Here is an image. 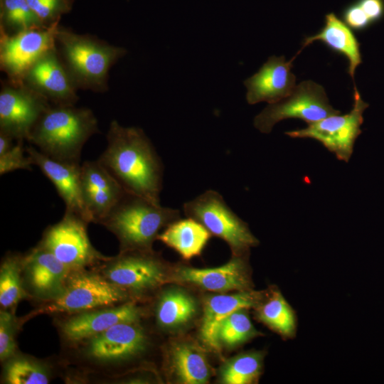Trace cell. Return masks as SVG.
<instances>
[{
	"instance_id": "cell-1",
	"label": "cell",
	"mask_w": 384,
	"mask_h": 384,
	"mask_svg": "<svg viewBox=\"0 0 384 384\" xmlns=\"http://www.w3.org/2000/svg\"><path fill=\"white\" fill-rule=\"evenodd\" d=\"M97 161L128 193L160 204L163 165L142 129L113 120Z\"/></svg>"
},
{
	"instance_id": "cell-2",
	"label": "cell",
	"mask_w": 384,
	"mask_h": 384,
	"mask_svg": "<svg viewBox=\"0 0 384 384\" xmlns=\"http://www.w3.org/2000/svg\"><path fill=\"white\" fill-rule=\"evenodd\" d=\"M97 132V122L90 110L57 105L45 111L26 140L53 159L80 164L85 143Z\"/></svg>"
},
{
	"instance_id": "cell-3",
	"label": "cell",
	"mask_w": 384,
	"mask_h": 384,
	"mask_svg": "<svg viewBox=\"0 0 384 384\" xmlns=\"http://www.w3.org/2000/svg\"><path fill=\"white\" fill-rule=\"evenodd\" d=\"M178 218L177 209L126 193L100 223L116 235L123 251H148L159 232Z\"/></svg>"
},
{
	"instance_id": "cell-4",
	"label": "cell",
	"mask_w": 384,
	"mask_h": 384,
	"mask_svg": "<svg viewBox=\"0 0 384 384\" xmlns=\"http://www.w3.org/2000/svg\"><path fill=\"white\" fill-rule=\"evenodd\" d=\"M56 41L75 85L92 90L106 87L110 68L126 53L124 48L58 27Z\"/></svg>"
},
{
	"instance_id": "cell-5",
	"label": "cell",
	"mask_w": 384,
	"mask_h": 384,
	"mask_svg": "<svg viewBox=\"0 0 384 384\" xmlns=\"http://www.w3.org/2000/svg\"><path fill=\"white\" fill-rule=\"evenodd\" d=\"M186 215L202 224L211 235L230 246L233 255H245L257 245L259 241L248 225L226 204L222 196L214 190H208L185 203Z\"/></svg>"
},
{
	"instance_id": "cell-6",
	"label": "cell",
	"mask_w": 384,
	"mask_h": 384,
	"mask_svg": "<svg viewBox=\"0 0 384 384\" xmlns=\"http://www.w3.org/2000/svg\"><path fill=\"white\" fill-rule=\"evenodd\" d=\"M338 114L340 111L329 104L324 88L307 80L295 86L286 98L269 104L255 117L254 126L262 133L268 134L283 119L296 118L309 124Z\"/></svg>"
},
{
	"instance_id": "cell-7",
	"label": "cell",
	"mask_w": 384,
	"mask_h": 384,
	"mask_svg": "<svg viewBox=\"0 0 384 384\" xmlns=\"http://www.w3.org/2000/svg\"><path fill=\"white\" fill-rule=\"evenodd\" d=\"M352 110L343 115L334 114L308 124L306 128L286 132L292 138H311L321 142L341 161L351 159L354 143L361 133L363 113L369 105L365 102L354 87Z\"/></svg>"
},
{
	"instance_id": "cell-8",
	"label": "cell",
	"mask_w": 384,
	"mask_h": 384,
	"mask_svg": "<svg viewBox=\"0 0 384 384\" xmlns=\"http://www.w3.org/2000/svg\"><path fill=\"white\" fill-rule=\"evenodd\" d=\"M58 26L33 28L8 35L1 31L0 63L1 69L14 82L23 84L31 66L47 51L55 48Z\"/></svg>"
},
{
	"instance_id": "cell-9",
	"label": "cell",
	"mask_w": 384,
	"mask_h": 384,
	"mask_svg": "<svg viewBox=\"0 0 384 384\" xmlns=\"http://www.w3.org/2000/svg\"><path fill=\"white\" fill-rule=\"evenodd\" d=\"M126 291L95 274H81L70 279L63 292L39 313L82 312L113 306L127 298Z\"/></svg>"
},
{
	"instance_id": "cell-10",
	"label": "cell",
	"mask_w": 384,
	"mask_h": 384,
	"mask_svg": "<svg viewBox=\"0 0 384 384\" xmlns=\"http://www.w3.org/2000/svg\"><path fill=\"white\" fill-rule=\"evenodd\" d=\"M87 223L79 215L65 210L63 218L46 231L40 246L70 269L89 265L100 255L90 242Z\"/></svg>"
},
{
	"instance_id": "cell-11",
	"label": "cell",
	"mask_w": 384,
	"mask_h": 384,
	"mask_svg": "<svg viewBox=\"0 0 384 384\" xmlns=\"http://www.w3.org/2000/svg\"><path fill=\"white\" fill-rule=\"evenodd\" d=\"M105 272L110 282L134 292L154 289L171 279L168 267L151 250L124 251Z\"/></svg>"
},
{
	"instance_id": "cell-12",
	"label": "cell",
	"mask_w": 384,
	"mask_h": 384,
	"mask_svg": "<svg viewBox=\"0 0 384 384\" xmlns=\"http://www.w3.org/2000/svg\"><path fill=\"white\" fill-rule=\"evenodd\" d=\"M16 85L1 91L0 131L24 140L49 106L46 98L29 87Z\"/></svg>"
},
{
	"instance_id": "cell-13",
	"label": "cell",
	"mask_w": 384,
	"mask_h": 384,
	"mask_svg": "<svg viewBox=\"0 0 384 384\" xmlns=\"http://www.w3.org/2000/svg\"><path fill=\"white\" fill-rule=\"evenodd\" d=\"M171 279L203 290L219 293L251 290L253 287L245 255H233L226 264L213 268L179 266L174 269Z\"/></svg>"
},
{
	"instance_id": "cell-14",
	"label": "cell",
	"mask_w": 384,
	"mask_h": 384,
	"mask_svg": "<svg viewBox=\"0 0 384 384\" xmlns=\"http://www.w3.org/2000/svg\"><path fill=\"white\" fill-rule=\"evenodd\" d=\"M81 188L91 222L101 223L127 193L97 161L81 165Z\"/></svg>"
},
{
	"instance_id": "cell-15",
	"label": "cell",
	"mask_w": 384,
	"mask_h": 384,
	"mask_svg": "<svg viewBox=\"0 0 384 384\" xmlns=\"http://www.w3.org/2000/svg\"><path fill=\"white\" fill-rule=\"evenodd\" d=\"M23 82L58 105H72L77 100L75 83L59 60L55 48L44 53L28 70Z\"/></svg>"
},
{
	"instance_id": "cell-16",
	"label": "cell",
	"mask_w": 384,
	"mask_h": 384,
	"mask_svg": "<svg viewBox=\"0 0 384 384\" xmlns=\"http://www.w3.org/2000/svg\"><path fill=\"white\" fill-rule=\"evenodd\" d=\"M26 151L33 164L53 183L65 203V210L91 222L82 196L81 165L53 159L31 146L26 147Z\"/></svg>"
},
{
	"instance_id": "cell-17",
	"label": "cell",
	"mask_w": 384,
	"mask_h": 384,
	"mask_svg": "<svg viewBox=\"0 0 384 384\" xmlns=\"http://www.w3.org/2000/svg\"><path fill=\"white\" fill-rule=\"evenodd\" d=\"M294 58L286 61L283 55L270 57L257 73L244 81L247 102L272 104L288 97L296 86V77L291 72Z\"/></svg>"
},
{
	"instance_id": "cell-18",
	"label": "cell",
	"mask_w": 384,
	"mask_h": 384,
	"mask_svg": "<svg viewBox=\"0 0 384 384\" xmlns=\"http://www.w3.org/2000/svg\"><path fill=\"white\" fill-rule=\"evenodd\" d=\"M146 345V336L137 322L120 323L91 337L87 353L99 361H119L139 354Z\"/></svg>"
},
{
	"instance_id": "cell-19",
	"label": "cell",
	"mask_w": 384,
	"mask_h": 384,
	"mask_svg": "<svg viewBox=\"0 0 384 384\" xmlns=\"http://www.w3.org/2000/svg\"><path fill=\"white\" fill-rule=\"evenodd\" d=\"M265 294L263 291L251 289L207 297L204 300L200 329L202 341L212 349L219 351L217 331L221 321L238 309L257 307Z\"/></svg>"
},
{
	"instance_id": "cell-20",
	"label": "cell",
	"mask_w": 384,
	"mask_h": 384,
	"mask_svg": "<svg viewBox=\"0 0 384 384\" xmlns=\"http://www.w3.org/2000/svg\"><path fill=\"white\" fill-rule=\"evenodd\" d=\"M141 314L140 309L131 303L114 308L88 311L66 321L62 331L68 340L78 341L90 338L120 323L137 322Z\"/></svg>"
},
{
	"instance_id": "cell-21",
	"label": "cell",
	"mask_w": 384,
	"mask_h": 384,
	"mask_svg": "<svg viewBox=\"0 0 384 384\" xmlns=\"http://www.w3.org/2000/svg\"><path fill=\"white\" fill-rule=\"evenodd\" d=\"M28 279L33 289L42 295H59L65 287L68 266L41 246L33 250L24 260Z\"/></svg>"
},
{
	"instance_id": "cell-22",
	"label": "cell",
	"mask_w": 384,
	"mask_h": 384,
	"mask_svg": "<svg viewBox=\"0 0 384 384\" xmlns=\"http://www.w3.org/2000/svg\"><path fill=\"white\" fill-rule=\"evenodd\" d=\"M315 41H321L330 49L348 60V73L354 79L356 68L361 63L360 44L349 27L334 13L325 16V24L320 31L304 39L299 52Z\"/></svg>"
},
{
	"instance_id": "cell-23",
	"label": "cell",
	"mask_w": 384,
	"mask_h": 384,
	"mask_svg": "<svg viewBox=\"0 0 384 384\" xmlns=\"http://www.w3.org/2000/svg\"><path fill=\"white\" fill-rule=\"evenodd\" d=\"M210 237L202 224L188 217L169 224L157 239L188 260L201 255Z\"/></svg>"
},
{
	"instance_id": "cell-24",
	"label": "cell",
	"mask_w": 384,
	"mask_h": 384,
	"mask_svg": "<svg viewBox=\"0 0 384 384\" xmlns=\"http://www.w3.org/2000/svg\"><path fill=\"white\" fill-rule=\"evenodd\" d=\"M171 366L178 381L185 384H204L210 370L203 353L195 345L181 342L171 350Z\"/></svg>"
},
{
	"instance_id": "cell-25",
	"label": "cell",
	"mask_w": 384,
	"mask_h": 384,
	"mask_svg": "<svg viewBox=\"0 0 384 384\" xmlns=\"http://www.w3.org/2000/svg\"><path fill=\"white\" fill-rule=\"evenodd\" d=\"M194 299L179 289L164 292L157 304L156 320L165 329H176L188 323L196 315Z\"/></svg>"
},
{
	"instance_id": "cell-26",
	"label": "cell",
	"mask_w": 384,
	"mask_h": 384,
	"mask_svg": "<svg viewBox=\"0 0 384 384\" xmlns=\"http://www.w3.org/2000/svg\"><path fill=\"white\" fill-rule=\"evenodd\" d=\"M260 321L284 337H290L296 330L294 313L277 289H271L255 308Z\"/></svg>"
},
{
	"instance_id": "cell-27",
	"label": "cell",
	"mask_w": 384,
	"mask_h": 384,
	"mask_svg": "<svg viewBox=\"0 0 384 384\" xmlns=\"http://www.w3.org/2000/svg\"><path fill=\"white\" fill-rule=\"evenodd\" d=\"M263 353L250 351L228 360L221 368L220 380L225 384H250L256 382L261 374Z\"/></svg>"
},
{
	"instance_id": "cell-28",
	"label": "cell",
	"mask_w": 384,
	"mask_h": 384,
	"mask_svg": "<svg viewBox=\"0 0 384 384\" xmlns=\"http://www.w3.org/2000/svg\"><path fill=\"white\" fill-rule=\"evenodd\" d=\"M247 310L238 309L221 321L217 331L220 346L233 348L260 335L252 325Z\"/></svg>"
},
{
	"instance_id": "cell-29",
	"label": "cell",
	"mask_w": 384,
	"mask_h": 384,
	"mask_svg": "<svg viewBox=\"0 0 384 384\" xmlns=\"http://www.w3.org/2000/svg\"><path fill=\"white\" fill-rule=\"evenodd\" d=\"M23 260L16 256L8 257L0 270V304L4 309L17 304L23 297L20 270Z\"/></svg>"
},
{
	"instance_id": "cell-30",
	"label": "cell",
	"mask_w": 384,
	"mask_h": 384,
	"mask_svg": "<svg viewBox=\"0 0 384 384\" xmlns=\"http://www.w3.org/2000/svg\"><path fill=\"white\" fill-rule=\"evenodd\" d=\"M5 379L9 384H47L49 375L39 363L25 358L10 361L5 368Z\"/></svg>"
},
{
	"instance_id": "cell-31",
	"label": "cell",
	"mask_w": 384,
	"mask_h": 384,
	"mask_svg": "<svg viewBox=\"0 0 384 384\" xmlns=\"http://www.w3.org/2000/svg\"><path fill=\"white\" fill-rule=\"evenodd\" d=\"M1 16L6 26L16 32L46 27L30 9L26 0H3Z\"/></svg>"
},
{
	"instance_id": "cell-32",
	"label": "cell",
	"mask_w": 384,
	"mask_h": 384,
	"mask_svg": "<svg viewBox=\"0 0 384 384\" xmlns=\"http://www.w3.org/2000/svg\"><path fill=\"white\" fill-rule=\"evenodd\" d=\"M23 140L17 142L4 154L0 156V174L4 175L18 169L32 170L33 162L23 147Z\"/></svg>"
},
{
	"instance_id": "cell-33",
	"label": "cell",
	"mask_w": 384,
	"mask_h": 384,
	"mask_svg": "<svg viewBox=\"0 0 384 384\" xmlns=\"http://www.w3.org/2000/svg\"><path fill=\"white\" fill-rule=\"evenodd\" d=\"M16 350L14 340V319L6 311L0 313V358L5 361L11 357Z\"/></svg>"
},
{
	"instance_id": "cell-34",
	"label": "cell",
	"mask_w": 384,
	"mask_h": 384,
	"mask_svg": "<svg viewBox=\"0 0 384 384\" xmlns=\"http://www.w3.org/2000/svg\"><path fill=\"white\" fill-rule=\"evenodd\" d=\"M30 9L44 23L52 20L63 8V0H26Z\"/></svg>"
},
{
	"instance_id": "cell-35",
	"label": "cell",
	"mask_w": 384,
	"mask_h": 384,
	"mask_svg": "<svg viewBox=\"0 0 384 384\" xmlns=\"http://www.w3.org/2000/svg\"><path fill=\"white\" fill-rule=\"evenodd\" d=\"M342 18L348 27L356 31L365 29L371 23L357 1L348 5L343 10Z\"/></svg>"
},
{
	"instance_id": "cell-36",
	"label": "cell",
	"mask_w": 384,
	"mask_h": 384,
	"mask_svg": "<svg viewBox=\"0 0 384 384\" xmlns=\"http://www.w3.org/2000/svg\"><path fill=\"white\" fill-rule=\"evenodd\" d=\"M371 23L380 20L384 14L383 0H357Z\"/></svg>"
},
{
	"instance_id": "cell-37",
	"label": "cell",
	"mask_w": 384,
	"mask_h": 384,
	"mask_svg": "<svg viewBox=\"0 0 384 384\" xmlns=\"http://www.w3.org/2000/svg\"><path fill=\"white\" fill-rule=\"evenodd\" d=\"M14 139H15L11 135L0 131V156L4 154L13 146Z\"/></svg>"
}]
</instances>
